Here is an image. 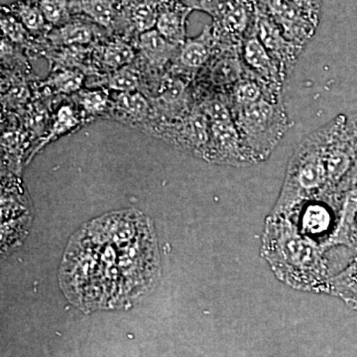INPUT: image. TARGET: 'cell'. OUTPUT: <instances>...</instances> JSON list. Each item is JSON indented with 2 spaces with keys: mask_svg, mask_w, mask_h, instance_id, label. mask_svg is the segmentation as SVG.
Segmentation results:
<instances>
[{
  "mask_svg": "<svg viewBox=\"0 0 357 357\" xmlns=\"http://www.w3.org/2000/svg\"><path fill=\"white\" fill-rule=\"evenodd\" d=\"M255 26L258 38L282 70L286 72V68L290 67L297 58L300 45L288 39L280 26L261 7L255 9Z\"/></svg>",
  "mask_w": 357,
  "mask_h": 357,
  "instance_id": "5",
  "label": "cell"
},
{
  "mask_svg": "<svg viewBox=\"0 0 357 357\" xmlns=\"http://www.w3.org/2000/svg\"><path fill=\"white\" fill-rule=\"evenodd\" d=\"M260 255L286 285L304 292L328 294V281L333 274L326 250L303 234L290 218L268 215Z\"/></svg>",
  "mask_w": 357,
  "mask_h": 357,
  "instance_id": "1",
  "label": "cell"
},
{
  "mask_svg": "<svg viewBox=\"0 0 357 357\" xmlns=\"http://www.w3.org/2000/svg\"><path fill=\"white\" fill-rule=\"evenodd\" d=\"M119 6L116 31H122L126 36L134 34L138 37L156 27L160 0H128L123 6Z\"/></svg>",
  "mask_w": 357,
  "mask_h": 357,
  "instance_id": "8",
  "label": "cell"
},
{
  "mask_svg": "<svg viewBox=\"0 0 357 357\" xmlns=\"http://www.w3.org/2000/svg\"><path fill=\"white\" fill-rule=\"evenodd\" d=\"M96 47V60L103 68L112 72L132 64L135 60L136 54L133 47L121 37L109 40Z\"/></svg>",
  "mask_w": 357,
  "mask_h": 357,
  "instance_id": "13",
  "label": "cell"
},
{
  "mask_svg": "<svg viewBox=\"0 0 357 357\" xmlns=\"http://www.w3.org/2000/svg\"><path fill=\"white\" fill-rule=\"evenodd\" d=\"M354 239H356V243L357 244V213L356 220H354Z\"/></svg>",
  "mask_w": 357,
  "mask_h": 357,
  "instance_id": "26",
  "label": "cell"
},
{
  "mask_svg": "<svg viewBox=\"0 0 357 357\" xmlns=\"http://www.w3.org/2000/svg\"><path fill=\"white\" fill-rule=\"evenodd\" d=\"M202 157L215 163L248 165L234 121L211 122L210 140Z\"/></svg>",
  "mask_w": 357,
  "mask_h": 357,
  "instance_id": "4",
  "label": "cell"
},
{
  "mask_svg": "<svg viewBox=\"0 0 357 357\" xmlns=\"http://www.w3.org/2000/svg\"><path fill=\"white\" fill-rule=\"evenodd\" d=\"M192 9L181 0H160L159 15L155 29L171 43L182 46L187 40V20Z\"/></svg>",
  "mask_w": 357,
  "mask_h": 357,
  "instance_id": "9",
  "label": "cell"
},
{
  "mask_svg": "<svg viewBox=\"0 0 357 357\" xmlns=\"http://www.w3.org/2000/svg\"><path fill=\"white\" fill-rule=\"evenodd\" d=\"M112 109L122 119L130 121L131 123H141L146 121L152 110L147 98L138 91L119 93L115 96Z\"/></svg>",
  "mask_w": 357,
  "mask_h": 357,
  "instance_id": "16",
  "label": "cell"
},
{
  "mask_svg": "<svg viewBox=\"0 0 357 357\" xmlns=\"http://www.w3.org/2000/svg\"><path fill=\"white\" fill-rule=\"evenodd\" d=\"M105 33L102 27L81 16H72L70 21L60 27L53 28L47 39L55 47H91L102 41Z\"/></svg>",
  "mask_w": 357,
  "mask_h": 357,
  "instance_id": "7",
  "label": "cell"
},
{
  "mask_svg": "<svg viewBox=\"0 0 357 357\" xmlns=\"http://www.w3.org/2000/svg\"><path fill=\"white\" fill-rule=\"evenodd\" d=\"M47 23L52 29L70 20V0H37Z\"/></svg>",
  "mask_w": 357,
  "mask_h": 357,
  "instance_id": "19",
  "label": "cell"
},
{
  "mask_svg": "<svg viewBox=\"0 0 357 357\" xmlns=\"http://www.w3.org/2000/svg\"><path fill=\"white\" fill-rule=\"evenodd\" d=\"M77 102L88 114L95 115L107 112L109 100L103 91H82L77 93Z\"/></svg>",
  "mask_w": 357,
  "mask_h": 357,
  "instance_id": "23",
  "label": "cell"
},
{
  "mask_svg": "<svg viewBox=\"0 0 357 357\" xmlns=\"http://www.w3.org/2000/svg\"><path fill=\"white\" fill-rule=\"evenodd\" d=\"M213 41L211 26H206L196 38L185 40L178 53V67L190 72L203 68L211 58Z\"/></svg>",
  "mask_w": 357,
  "mask_h": 357,
  "instance_id": "12",
  "label": "cell"
},
{
  "mask_svg": "<svg viewBox=\"0 0 357 357\" xmlns=\"http://www.w3.org/2000/svg\"><path fill=\"white\" fill-rule=\"evenodd\" d=\"M357 189V160L354 165L349 169V172L344 176V178L340 181L335 192L342 194L349 191V190Z\"/></svg>",
  "mask_w": 357,
  "mask_h": 357,
  "instance_id": "25",
  "label": "cell"
},
{
  "mask_svg": "<svg viewBox=\"0 0 357 357\" xmlns=\"http://www.w3.org/2000/svg\"><path fill=\"white\" fill-rule=\"evenodd\" d=\"M261 100H264L263 88L256 79H243L239 82L234 89V95H232L234 109L248 107Z\"/></svg>",
  "mask_w": 357,
  "mask_h": 357,
  "instance_id": "22",
  "label": "cell"
},
{
  "mask_svg": "<svg viewBox=\"0 0 357 357\" xmlns=\"http://www.w3.org/2000/svg\"><path fill=\"white\" fill-rule=\"evenodd\" d=\"M4 8L13 14L32 36L44 33L48 34L52 30L51 26L45 20L37 0H17Z\"/></svg>",
  "mask_w": 357,
  "mask_h": 357,
  "instance_id": "15",
  "label": "cell"
},
{
  "mask_svg": "<svg viewBox=\"0 0 357 357\" xmlns=\"http://www.w3.org/2000/svg\"><path fill=\"white\" fill-rule=\"evenodd\" d=\"M136 46L147 64L154 69H162L181 48L164 38L155 28L140 34Z\"/></svg>",
  "mask_w": 357,
  "mask_h": 357,
  "instance_id": "11",
  "label": "cell"
},
{
  "mask_svg": "<svg viewBox=\"0 0 357 357\" xmlns=\"http://www.w3.org/2000/svg\"><path fill=\"white\" fill-rule=\"evenodd\" d=\"M77 122L79 121H77L76 115H75L74 110L70 105H64V107H61L59 109L57 119H56L55 123H54L53 128H52L50 135L45 140L46 141L45 144L53 138L69 132L70 129L76 128Z\"/></svg>",
  "mask_w": 357,
  "mask_h": 357,
  "instance_id": "24",
  "label": "cell"
},
{
  "mask_svg": "<svg viewBox=\"0 0 357 357\" xmlns=\"http://www.w3.org/2000/svg\"><path fill=\"white\" fill-rule=\"evenodd\" d=\"M232 117L248 164L266 160L291 128L283 105L266 98L248 107L234 109Z\"/></svg>",
  "mask_w": 357,
  "mask_h": 357,
  "instance_id": "3",
  "label": "cell"
},
{
  "mask_svg": "<svg viewBox=\"0 0 357 357\" xmlns=\"http://www.w3.org/2000/svg\"><path fill=\"white\" fill-rule=\"evenodd\" d=\"M340 115L306 136L291 157L281 192L269 215L292 218L311 199L333 194L328 188L326 154Z\"/></svg>",
  "mask_w": 357,
  "mask_h": 357,
  "instance_id": "2",
  "label": "cell"
},
{
  "mask_svg": "<svg viewBox=\"0 0 357 357\" xmlns=\"http://www.w3.org/2000/svg\"><path fill=\"white\" fill-rule=\"evenodd\" d=\"M0 24H1L4 38L8 40L11 43L29 45L31 42L32 35L28 32L24 25L13 14L7 11L4 7H2Z\"/></svg>",
  "mask_w": 357,
  "mask_h": 357,
  "instance_id": "21",
  "label": "cell"
},
{
  "mask_svg": "<svg viewBox=\"0 0 357 357\" xmlns=\"http://www.w3.org/2000/svg\"><path fill=\"white\" fill-rule=\"evenodd\" d=\"M103 84L119 93L137 91L140 86L139 70L131 65L126 66L110 73L109 77L103 79Z\"/></svg>",
  "mask_w": 357,
  "mask_h": 357,
  "instance_id": "18",
  "label": "cell"
},
{
  "mask_svg": "<svg viewBox=\"0 0 357 357\" xmlns=\"http://www.w3.org/2000/svg\"><path fill=\"white\" fill-rule=\"evenodd\" d=\"M83 83V75L79 70H57L46 82V84L55 89L56 93L65 95L77 93Z\"/></svg>",
  "mask_w": 357,
  "mask_h": 357,
  "instance_id": "20",
  "label": "cell"
},
{
  "mask_svg": "<svg viewBox=\"0 0 357 357\" xmlns=\"http://www.w3.org/2000/svg\"><path fill=\"white\" fill-rule=\"evenodd\" d=\"M243 54L244 62L258 79H262L264 84H271L276 89H280L285 72L258 38L255 26L244 39Z\"/></svg>",
  "mask_w": 357,
  "mask_h": 357,
  "instance_id": "6",
  "label": "cell"
},
{
  "mask_svg": "<svg viewBox=\"0 0 357 357\" xmlns=\"http://www.w3.org/2000/svg\"><path fill=\"white\" fill-rule=\"evenodd\" d=\"M251 20V7L248 0H234L225 8L222 25L225 32L243 35L248 31Z\"/></svg>",
  "mask_w": 357,
  "mask_h": 357,
  "instance_id": "17",
  "label": "cell"
},
{
  "mask_svg": "<svg viewBox=\"0 0 357 357\" xmlns=\"http://www.w3.org/2000/svg\"><path fill=\"white\" fill-rule=\"evenodd\" d=\"M72 16H81L112 35L119 25V6L117 0H70Z\"/></svg>",
  "mask_w": 357,
  "mask_h": 357,
  "instance_id": "10",
  "label": "cell"
},
{
  "mask_svg": "<svg viewBox=\"0 0 357 357\" xmlns=\"http://www.w3.org/2000/svg\"><path fill=\"white\" fill-rule=\"evenodd\" d=\"M328 294L340 298L347 306L357 311V255L330 279Z\"/></svg>",
  "mask_w": 357,
  "mask_h": 357,
  "instance_id": "14",
  "label": "cell"
}]
</instances>
